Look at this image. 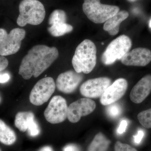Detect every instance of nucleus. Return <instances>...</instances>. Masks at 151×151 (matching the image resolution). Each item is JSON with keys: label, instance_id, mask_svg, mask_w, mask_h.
<instances>
[{"label": "nucleus", "instance_id": "nucleus-20", "mask_svg": "<svg viewBox=\"0 0 151 151\" xmlns=\"http://www.w3.org/2000/svg\"><path fill=\"white\" fill-rule=\"evenodd\" d=\"M67 21V15L65 11L61 9L53 11L50 15L48 24L50 26L57 24L65 23Z\"/></svg>", "mask_w": 151, "mask_h": 151}, {"label": "nucleus", "instance_id": "nucleus-15", "mask_svg": "<svg viewBox=\"0 0 151 151\" xmlns=\"http://www.w3.org/2000/svg\"><path fill=\"white\" fill-rule=\"evenodd\" d=\"M129 14L125 10L119 11L114 16L110 18L105 22L103 29L109 35H116L119 32L120 25L129 17Z\"/></svg>", "mask_w": 151, "mask_h": 151}, {"label": "nucleus", "instance_id": "nucleus-29", "mask_svg": "<svg viewBox=\"0 0 151 151\" xmlns=\"http://www.w3.org/2000/svg\"><path fill=\"white\" fill-rule=\"evenodd\" d=\"M10 78L9 74L8 73L0 74V83H5L8 82Z\"/></svg>", "mask_w": 151, "mask_h": 151}, {"label": "nucleus", "instance_id": "nucleus-31", "mask_svg": "<svg viewBox=\"0 0 151 151\" xmlns=\"http://www.w3.org/2000/svg\"><path fill=\"white\" fill-rule=\"evenodd\" d=\"M128 1L130 2H134L135 1H137V0H128Z\"/></svg>", "mask_w": 151, "mask_h": 151}, {"label": "nucleus", "instance_id": "nucleus-2", "mask_svg": "<svg viewBox=\"0 0 151 151\" xmlns=\"http://www.w3.org/2000/svg\"><path fill=\"white\" fill-rule=\"evenodd\" d=\"M97 47L94 42L86 39L76 49L72 60V64L77 73H89L97 63Z\"/></svg>", "mask_w": 151, "mask_h": 151}, {"label": "nucleus", "instance_id": "nucleus-17", "mask_svg": "<svg viewBox=\"0 0 151 151\" xmlns=\"http://www.w3.org/2000/svg\"><path fill=\"white\" fill-rule=\"evenodd\" d=\"M16 140L15 132L0 119V142L6 145H11Z\"/></svg>", "mask_w": 151, "mask_h": 151}, {"label": "nucleus", "instance_id": "nucleus-33", "mask_svg": "<svg viewBox=\"0 0 151 151\" xmlns=\"http://www.w3.org/2000/svg\"><path fill=\"white\" fill-rule=\"evenodd\" d=\"M23 1H34V0H23Z\"/></svg>", "mask_w": 151, "mask_h": 151}, {"label": "nucleus", "instance_id": "nucleus-16", "mask_svg": "<svg viewBox=\"0 0 151 151\" xmlns=\"http://www.w3.org/2000/svg\"><path fill=\"white\" fill-rule=\"evenodd\" d=\"M34 120V114L32 112H19L15 116V125L20 131L24 132L27 130L30 124Z\"/></svg>", "mask_w": 151, "mask_h": 151}, {"label": "nucleus", "instance_id": "nucleus-28", "mask_svg": "<svg viewBox=\"0 0 151 151\" xmlns=\"http://www.w3.org/2000/svg\"><path fill=\"white\" fill-rule=\"evenodd\" d=\"M63 151H79L78 147L73 144H70L64 147Z\"/></svg>", "mask_w": 151, "mask_h": 151}, {"label": "nucleus", "instance_id": "nucleus-24", "mask_svg": "<svg viewBox=\"0 0 151 151\" xmlns=\"http://www.w3.org/2000/svg\"><path fill=\"white\" fill-rule=\"evenodd\" d=\"M27 130L30 136L32 137L37 136L40 133L38 125L35 120L30 124Z\"/></svg>", "mask_w": 151, "mask_h": 151}, {"label": "nucleus", "instance_id": "nucleus-21", "mask_svg": "<svg viewBox=\"0 0 151 151\" xmlns=\"http://www.w3.org/2000/svg\"><path fill=\"white\" fill-rule=\"evenodd\" d=\"M137 118L140 124L147 129H151V108L141 112Z\"/></svg>", "mask_w": 151, "mask_h": 151}, {"label": "nucleus", "instance_id": "nucleus-14", "mask_svg": "<svg viewBox=\"0 0 151 151\" xmlns=\"http://www.w3.org/2000/svg\"><path fill=\"white\" fill-rule=\"evenodd\" d=\"M151 92V74L141 78L132 88L130 98L133 103L139 104L144 101Z\"/></svg>", "mask_w": 151, "mask_h": 151}, {"label": "nucleus", "instance_id": "nucleus-8", "mask_svg": "<svg viewBox=\"0 0 151 151\" xmlns=\"http://www.w3.org/2000/svg\"><path fill=\"white\" fill-rule=\"evenodd\" d=\"M68 109L66 100L61 96L57 95L50 100L44 115L47 121L50 124H59L67 118Z\"/></svg>", "mask_w": 151, "mask_h": 151}, {"label": "nucleus", "instance_id": "nucleus-7", "mask_svg": "<svg viewBox=\"0 0 151 151\" xmlns=\"http://www.w3.org/2000/svg\"><path fill=\"white\" fill-rule=\"evenodd\" d=\"M56 84L52 77H46L38 81L32 88L29 95L30 103L40 106L47 102L54 93Z\"/></svg>", "mask_w": 151, "mask_h": 151}, {"label": "nucleus", "instance_id": "nucleus-26", "mask_svg": "<svg viewBox=\"0 0 151 151\" xmlns=\"http://www.w3.org/2000/svg\"><path fill=\"white\" fill-rule=\"evenodd\" d=\"M145 136V133L142 130H140L138 131L137 135L134 136V142L135 144H139L142 142L143 137Z\"/></svg>", "mask_w": 151, "mask_h": 151}, {"label": "nucleus", "instance_id": "nucleus-4", "mask_svg": "<svg viewBox=\"0 0 151 151\" xmlns=\"http://www.w3.org/2000/svg\"><path fill=\"white\" fill-rule=\"evenodd\" d=\"M82 9L87 17L95 24H102L120 11L116 6L103 4L100 0H84Z\"/></svg>", "mask_w": 151, "mask_h": 151}, {"label": "nucleus", "instance_id": "nucleus-25", "mask_svg": "<svg viewBox=\"0 0 151 151\" xmlns=\"http://www.w3.org/2000/svg\"><path fill=\"white\" fill-rule=\"evenodd\" d=\"M127 126H128V122L126 120H124L122 121L120 123L119 128L117 129L118 134H122L126 132Z\"/></svg>", "mask_w": 151, "mask_h": 151}, {"label": "nucleus", "instance_id": "nucleus-12", "mask_svg": "<svg viewBox=\"0 0 151 151\" xmlns=\"http://www.w3.org/2000/svg\"><path fill=\"white\" fill-rule=\"evenodd\" d=\"M128 86V82L125 78L116 79L100 97V103L106 106L116 103L125 94Z\"/></svg>", "mask_w": 151, "mask_h": 151}, {"label": "nucleus", "instance_id": "nucleus-32", "mask_svg": "<svg viewBox=\"0 0 151 151\" xmlns=\"http://www.w3.org/2000/svg\"><path fill=\"white\" fill-rule=\"evenodd\" d=\"M149 26H150V27L151 28V20L150 21V24H149Z\"/></svg>", "mask_w": 151, "mask_h": 151}, {"label": "nucleus", "instance_id": "nucleus-11", "mask_svg": "<svg viewBox=\"0 0 151 151\" xmlns=\"http://www.w3.org/2000/svg\"><path fill=\"white\" fill-rule=\"evenodd\" d=\"M81 73L72 70L60 73L56 79V87L60 92L65 94L73 93L83 80Z\"/></svg>", "mask_w": 151, "mask_h": 151}, {"label": "nucleus", "instance_id": "nucleus-27", "mask_svg": "<svg viewBox=\"0 0 151 151\" xmlns=\"http://www.w3.org/2000/svg\"><path fill=\"white\" fill-rule=\"evenodd\" d=\"M9 65V61L3 56H0V72L5 69Z\"/></svg>", "mask_w": 151, "mask_h": 151}, {"label": "nucleus", "instance_id": "nucleus-18", "mask_svg": "<svg viewBox=\"0 0 151 151\" xmlns=\"http://www.w3.org/2000/svg\"><path fill=\"white\" fill-rule=\"evenodd\" d=\"M110 142L105 135L100 132L95 135L88 147L87 151H106Z\"/></svg>", "mask_w": 151, "mask_h": 151}, {"label": "nucleus", "instance_id": "nucleus-9", "mask_svg": "<svg viewBox=\"0 0 151 151\" xmlns=\"http://www.w3.org/2000/svg\"><path fill=\"white\" fill-rule=\"evenodd\" d=\"M111 80L107 77L89 79L81 84L80 92L81 95L88 98L101 97L106 89L111 84Z\"/></svg>", "mask_w": 151, "mask_h": 151}, {"label": "nucleus", "instance_id": "nucleus-5", "mask_svg": "<svg viewBox=\"0 0 151 151\" xmlns=\"http://www.w3.org/2000/svg\"><path fill=\"white\" fill-rule=\"evenodd\" d=\"M132 46V41L128 36L123 35L113 40L103 52L101 60L105 65L113 64L121 60Z\"/></svg>", "mask_w": 151, "mask_h": 151}, {"label": "nucleus", "instance_id": "nucleus-19", "mask_svg": "<svg viewBox=\"0 0 151 151\" xmlns=\"http://www.w3.org/2000/svg\"><path fill=\"white\" fill-rule=\"evenodd\" d=\"M73 30L72 26L66 23L53 24L47 28L49 33L55 37H58L64 35L71 32Z\"/></svg>", "mask_w": 151, "mask_h": 151}, {"label": "nucleus", "instance_id": "nucleus-6", "mask_svg": "<svg viewBox=\"0 0 151 151\" xmlns=\"http://www.w3.org/2000/svg\"><path fill=\"white\" fill-rule=\"evenodd\" d=\"M25 35L26 31L22 29H14L8 34L5 29L0 28V55L7 56L16 53Z\"/></svg>", "mask_w": 151, "mask_h": 151}, {"label": "nucleus", "instance_id": "nucleus-10", "mask_svg": "<svg viewBox=\"0 0 151 151\" xmlns=\"http://www.w3.org/2000/svg\"><path fill=\"white\" fill-rule=\"evenodd\" d=\"M96 107V103L94 100L90 98H81L71 103L68 106V119L71 123H77L81 117L92 113Z\"/></svg>", "mask_w": 151, "mask_h": 151}, {"label": "nucleus", "instance_id": "nucleus-34", "mask_svg": "<svg viewBox=\"0 0 151 151\" xmlns=\"http://www.w3.org/2000/svg\"><path fill=\"white\" fill-rule=\"evenodd\" d=\"M102 44L103 45L104 44V43H103V42H102Z\"/></svg>", "mask_w": 151, "mask_h": 151}, {"label": "nucleus", "instance_id": "nucleus-13", "mask_svg": "<svg viewBox=\"0 0 151 151\" xmlns=\"http://www.w3.org/2000/svg\"><path fill=\"white\" fill-rule=\"evenodd\" d=\"M121 60L124 65L146 66L151 61V51L145 47H137L127 52Z\"/></svg>", "mask_w": 151, "mask_h": 151}, {"label": "nucleus", "instance_id": "nucleus-1", "mask_svg": "<svg viewBox=\"0 0 151 151\" xmlns=\"http://www.w3.org/2000/svg\"><path fill=\"white\" fill-rule=\"evenodd\" d=\"M59 53L55 47L43 45L33 47L22 60L19 74L28 80L37 77L48 68L58 58Z\"/></svg>", "mask_w": 151, "mask_h": 151}, {"label": "nucleus", "instance_id": "nucleus-3", "mask_svg": "<svg viewBox=\"0 0 151 151\" xmlns=\"http://www.w3.org/2000/svg\"><path fill=\"white\" fill-rule=\"evenodd\" d=\"M19 12L17 24L22 27L27 24H40L44 20L46 14L43 5L37 0H23L19 5Z\"/></svg>", "mask_w": 151, "mask_h": 151}, {"label": "nucleus", "instance_id": "nucleus-35", "mask_svg": "<svg viewBox=\"0 0 151 151\" xmlns=\"http://www.w3.org/2000/svg\"><path fill=\"white\" fill-rule=\"evenodd\" d=\"M0 151H2L1 150V149H0Z\"/></svg>", "mask_w": 151, "mask_h": 151}, {"label": "nucleus", "instance_id": "nucleus-23", "mask_svg": "<svg viewBox=\"0 0 151 151\" xmlns=\"http://www.w3.org/2000/svg\"><path fill=\"white\" fill-rule=\"evenodd\" d=\"M114 150L115 151H137L129 145L123 144L119 141L116 142L115 144Z\"/></svg>", "mask_w": 151, "mask_h": 151}, {"label": "nucleus", "instance_id": "nucleus-22", "mask_svg": "<svg viewBox=\"0 0 151 151\" xmlns=\"http://www.w3.org/2000/svg\"><path fill=\"white\" fill-rule=\"evenodd\" d=\"M106 112L109 117L113 119L116 118L121 115L122 113V107L118 103H113L108 105L106 109Z\"/></svg>", "mask_w": 151, "mask_h": 151}, {"label": "nucleus", "instance_id": "nucleus-30", "mask_svg": "<svg viewBox=\"0 0 151 151\" xmlns=\"http://www.w3.org/2000/svg\"><path fill=\"white\" fill-rule=\"evenodd\" d=\"M38 151H53V150L50 146H45L40 149Z\"/></svg>", "mask_w": 151, "mask_h": 151}]
</instances>
